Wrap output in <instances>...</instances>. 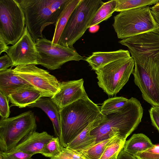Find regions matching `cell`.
Instances as JSON below:
<instances>
[{
  "instance_id": "obj_1",
  "label": "cell",
  "mask_w": 159,
  "mask_h": 159,
  "mask_svg": "<svg viewBox=\"0 0 159 159\" xmlns=\"http://www.w3.org/2000/svg\"><path fill=\"white\" fill-rule=\"evenodd\" d=\"M134 61L132 74L143 98L159 107V30L127 38L122 43Z\"/></svg>"
},
{
  "instance_id": "obj_2",
  "label": "cell",
  "mask_w": 159,
  "mask_h": 159,
  "mask_svg": "<svg viewBox=\"0 0 159 159\" xmlns=\"http://www.w3.org/2000/svg\"><path fill=\"white\" fill-rule=\"evenodd\" d=\"M59 111L61 127L59 139L61 145L65 148L90 124L106 117L101 113L100 107L88 96L59 109Z\"/></svg>"
},
{
  "instance_id": "obj_3",
  "label": "cell",
  "mask_w": 159,
  "mask_h": 159,
  "mask_svg": "<svg viewBox=\"0 0 159 159\" xmlns=\"http://www.w3.org/2000/svg\"><path fill=\"white\" fill-rule=\"evenodd\" d=\"M143 113L140 102L132 97L118 111L106 115V119L90 134L95 138V144L117 134L126 139L141 122Z\"/></svg>"
},
{
  "instance_id": "obj_4",
  "label": "cell",
  "mask_w": 159,
  "mask_h": 159,
  "mask_svg": "<svg viewBox=\"0 0 159 159\" xmlns=\"http://www.w3.org/2000/svg\"><path fill=\"white\" fill-rule=\"evenodd\" d=\"M23 11L25 26L34 41L43 37L45 27L56 23L68 0H17Z\"/></svg>"
},
{
  "instance_id": "obj_5",
  "label": "cell",
  "mask_w": 159,
  "mask_h": 159,
  "mask_svg": "<svg viewBox=\"0 0 159 159\" xmlns=\"http://www.w3.org/2000/svg\"><path fill=\"white\" fill-rule=\"evenodd\" d=\"M114 20L112 26L121 39L159 30L149 6L120 11Z\"/></svg>"
},
{
  "instance_id": "obj_6",
  "label": "cell",
  "mask_w": 159,
  "mask_h": 159,
  "mask_svg": "<svg viewBox=\"0 0 159 159\" xmlns=\"http://www.w3.org/2000/svg\"><path fill=\"white\" fill-rule=\"evenodd\" d=\"M104 2L101 0H81L71 14L57 43L74 48L84 35L93 17Z\"/></svg>"
},
{
  "instance_id": "obj_7",
  "label": "cell",
  "mask_w": 159,
  "mask_h": 159,
  "mask_svg": "<svg viewBox=\"0 0 159 159\" xmlns=\"http://www.w3.org/2000/svg\"><path fill=\"white\" fill-rule=\"evenodd\" d=\"M36 116L29 111L15 116L0 120V152L12 150L24 138L36 131Z\"/></svg>"
},
{
  "instance_id": "obj_8",
  "label": "cell",
  "mask_w": 159,
  "mask_h": 159,
  "mask_svg": "<svg viewBox=\"0 0 159 159\" xmlns=\"http://www.w3.org/2000/svg\"><path fill=\"white\" fill-rule=\"evenodd\" d=\"M134 64L131 56L112 62L95 70L99 86L109 96L116 95L129 80Z\"/></svg>"
},
{
  "instance_id": "obj_9",
  "label": "cell",
  "mask_w": 159,
  "mask_h": 159,
  "mask_svg": "<svg viewBox=\"0 0 159 159\" xmlns=\"http://www.w3.org/2000/svg\"><path fill=\"white\" fill-rule=\"evenodd\" d=\"M25 18L17 0H0V35L7 45L15 44L23 35Z\"/></svg>"
},
{
  "instance_id": "obj_10",
  "label": "cell",
  "mask_w": 159,
  "mask_h": 159,
  "mask_svg": "<svg viewBox=\"0 0 159 159\" xmlns=\"http://www.w3.org/2000/svg\"><path fill=\"white\" fill-rule=\"evenodd\" d=\"M35 44L38 64L51 70L59 69L69 61H78L83 59L74 48L53 43L52 41L45 38L38 39Z\"/></svg>"
},
{
  "instance_id": "obj_11",
  "label": "cell",
  "mask_w": 159,
  "mask_h": 159,
  "mask_svg": "<svg viewBox=\"0 0 159 159\" xmlns=\"http://www.w3.org/2000/svg\"><path fill=\"white\" fill-rule=\"evenodd\" d=\"M36 65L18 66L13 69V72L40 91L43 97L51 98L59 90L60 82L47 70Z\"/></svg>"
},
{
  "instance_id": "obj_12",
  "label": "cell",
  "mask_w": 159,
  "mask_h": 159,
  "mask_svg": "<svg viewBox=\"0 0 159 159\" xmlns=\"http://www.w3.org/2000/svg\"><path fill=\"white\" fill-rule=\"evenodd\" d=\"M7 53L13 62V67L38 65L35 42L26 26L22 37L15 44L9 47Z\"/></svg>"
},
{
  "instance_id": "obj_13",
  "label": "cell",
  "mask_w": 159,
  "mask_h": 159,
  "mask_svg": "<svg viewBox=\"0 0 159 159\" xmlns=\"http://www.w3.org/2000/svg\"><path fill=\"white\" fill-rule=\"evenodd\" d=\"M83 79L60 82L59 90L51 98L59 109L87 96Z\"/></svg>"
},
{
  "instance_id": "obj_14",
  "label": "cell",
  "mask_w": 159,
  "mask_h": 159,
  "mask_svg": "<svg viewBox=\"0 0 159 159\" xmlns=\"http://www.w3.org/2000/svg\"><path fill=\"white\" fill-rule=\"evenodd\" d=\"M53 137L46 131H34L29 134L11 151H19L33 155L40 153L45 146Z\"/></svg>"
},
{
  "instance_id": "obj_15",
  "label": "cell",
  "mask_w": 159,
  "mask_h": 159,
  "mask_svg": "<svg viewBox=\"0 0 159 159\" xmlns=\"http://www.w3.org/2000/svg\"><path fill=\"white\" fill-rule=\"evenodd\" d=\"M129 50L119 49L110 52H96L85 59L92 70H96L117 60L131 56Z\"/></svg>"
},
{
  "instance_id": "obj_16",
  "label": "cell",
  "mask_w": 159,
  "mask_h": 159,
  "mask_svg": "<svg viewBox=\"0 0 159 159\" xmlns=\"http://www.w3.org/2000/svg\"><path fill=\"white\" fill-rule=\"evenodd\" d=\"M43 97L41 93L31 85L25 86L10 94L7 98L11 106L28 107Z\"/></svg>"
},
{
  "instance_id": "obj_17",
  "label": "cell",
  "mask_w": 159,
  "mask_h": 159,
  "mask_svg": "<svg viewBox=\"0 0 159 159\" xmlns=\"http://www.w3.org/2000/svg\"><path fill=\"white\" fill-rule=\"evenodd\" d=\"M28 107L29 108L37 107L43 111L52 123L56 137H60L61 127L59 109L50 98H41Z\"/></svg>"
},
{
  "instance_id": "obj_18",
  "label": "cell",
  "mask_w": 159,
  "mask_h": 159,
  "mask_svg": "<svg viewBox=\"0 0 159 159\" xmlns=\"http://www.w3.org/2000/svg\"><path fill=\"white\" fill-rule=\"evenodd\" d=\"M12 67L0 71V92L7 97L20 88L31 85L15 74Z\"/></svg>"
},
{
  "instance_id": "obj_19",
  "label": "cell",
  "mask_w": 159,
  "mask_h": 159,
  "mask_svg": "<svg viewBox=\"0 0 159 159\" xmlns=\"http://www.w3.org/2000/svg\"><path fill=\"white\" fill-rule=\"evenodd\" d=\"M106 118L99 119L90 124L68 145L67 148L76 151L83 150L95 144L96 139L90 134L91 131Z\"/></svg>"
},
{
  "instance_id": "obj_20",
  "label": "cell",
  "mask_w": 159,
  "mask_h": 159,
  "mask_svg": "<svg viewBox=\"0 0 159 159\" xmlns=\"http://www.w3.org/2000/svg\"><path fill=\"white\" fill-rule=\"evenodd\" d=\"M154 145L145 134L143 133L135 134L125 141L123 150L134 156L138 152L144 151L152 148Z\"/></svg>"
},
{
  "instance_id": "obj_21",
  "label": "cell",
  "mask_w": 159,
  "mask_h": 159,
  "mask_svg": "<svg viewBox=\"0 0 159 159\" xmlns=\"http://www.w3.org/2000/svg\"><path fill=\"white\" fill-rule=\"evenodd\" d=\"M80 1L68 0L58 20L56 23L55 28L52 40L53 43H58L71 14Z\"/></svg>"
},
{
  "instance_id": "obj_22",
  "label": "cell",
  "mask_w": 159,
  "mask_h": 159,
  "mask_svg": "<svg viewBox=\"0 0 159 159\" xmlns=\"http://www.w3.org/2000/svg\"><path fill=\"white\" fill-rule=\"evenodd\" d=\"M117 4V0H111L104 2L93 17L89 24V28L97 25L109 18L116 11Z\"/></svg>"
},
{
  "instance_id": "obj_23",
  "label": "cell",
  "mask_w": 159,
  "mask_h": 159,
  "mask_svg": "<svg viewBox=\"0 0 159 159\" xmlns=\"http://www.w3.org/2000/svg\"><path fill=\"white\" fill-rule=\"evenodd\" d=\"M118 135L99 142L83 150L76 151L83 159H100L107 147Z\"/></svg>"
},
{
  "instance_id": "obj_24",
  "label": "cell",
  "mask_w": 159,
  "mask_h": 159,
  "mask_svg": "<svg viewBox=\"0 0 159 159\" xmlns=\"http://www.w3.org/2000/svg\"><path fill=\"white\" fill-rule=\"evenodd\" d=\"M126 140L120 135L117 136L107 147L100 159H117Z\"/></svg>"
},
{
  "instance_id": "obj_25",
  "label": "cell",
  "mask_w": 159,
  "mask_h": 159,
  "mask_svg": "<svg viewBox=\"0 0 159 159\" xmlns=\"http://www.w3.org/2000/svg\"><path fill=\"white\" fill-rule=\"evenodd\" d=\"M129 99L118 97L110 98L104 101L100 107L101 112L104 115L116 112L122 107Z\"/></svg>"
},
{
  "instance_id": "obj_26",
  "label": "cell",
  "mask_w": 159,
  "mask_h": 159,
  "mask_svg": "<svg viewBox=\"0 0 159 159\" xmlns=\"http://www.w3.org/2000/svg\"><path fill=\"white\" fill-rule=\"evenodd\" d=\"M159 0H117L116 11H121L136 8L155 5Z\"/></svg>"
},
{
  "instance_id": "obj_27",
  "label": "cell",
  "mask_w": 159,
  "mask_h": 159,
  "mask_svg": "<svg viewBox=\"0 0 159 159\" xmlns=\"http://www.w3.org/2000/svg\"><path fill=\"white\" fill-rule=\"evenodd\" d=\"M63 148L59 138L54 137L45 146L40 154L46 157L52 158L59 155Z\"/></svg>"
},
{
  "instance_id": "obj_28",
  "label": "cell",
  "mask_w": 159,
  "mask_h": 159,
  "mask_svg": "<svg viewBox=\"0 0 159 159\" xmlns=\"http://www.w3.org/2000/svg\"><path fill=\"white\" fill-rule=\"evenodd\" d=\"M134 156L137 159H159V144H154L152 148Z\"/></svg>"
},
{
  "instance_id": "obj_29",
  "label": "cell",
  "mask_w": 159,
  "mask_h": 159,
  "mask_svg": "<svg viewBox=\"0 0 159 159\" xmlns=\"http://www.w3.org/2000/svg\"><path fill=\"white\" fill-rule=\"evenodd\" d=\"M33 155L19 151L0 152V157L2 159H32Z\"/></svg>"
},
{
  "instance_id": "obj_30",
  "label": "cell",
  "mask_w": 159,
  "mask_h": 159,
  "mask_svg": "<svg viewBox=\"0 0 159 159\" xmlns=\"http://www.w3.org/2000/svg\"><path fill=\"white\" fill-rule=\"evenodd\" d=\"M7 97L0 92V115L2 118H8L10 111Z\"/></svg>"
},
{
  "instance_id": "obj_31",
  "label": "cell",
  "mask_w": 159,
  "mask_h": 159,
  "mask_svg": "<svg viewBox=\"0 0 159 159\" xmlns=\"http://www.w3.org/2000/svg\"><path fill=\"white\" fill-rule=\"evenodd\" d=\"M49 159H83L75 151L64 148L58 155Z\"/></svg>"
},
{
  "instance_id": "obj_32",
  "label": "cell",
  "mask_w": 159,
  "mask_h": 159,
  "mask_svg": "<svg viewBox=\"0 0 159 159\" xmlns=\"http://www.w3.org/2000/svg\"><path fill=\"white\" fill-rule=\"evenodd\" d=\"M149 112L152 125L159 132V107L152 106Z\"/></svg>"
},
{
  "instance_id": "obj_33",
  "label": "cell",
  "mask_w": 159,
  "mask_h": 159,
  "mask_svg": "<svg viewBox=\"0 0 159 159\" xmlns=\"http://www.w3.org/2000/svg\"><path fill=\"white\" fill-rule=\"evenodd\" d=\"M13 63L9 57L7 55H4L0 58V71L7 70L13 67Z\"/></svg>"
},
{
  "instance_id": "obj_34",
  "label": "cell",
  "mask_w": 159,
  "mask_h": 159,
  "mask_svg": "<svg viewBox=\"0 0 159 159\" xmlns=\"http://www.w3.org/2000/svg\"><path fill=\"white\" fill-rule=\"evenodd\" d=\"M9 48L4 39L0 35V54L3 52L7 53Z\"/></svg>"
},
{
  "instance_id": "obj_35",
  "label": "cell",
  "mask_w": 159,
  "mask_h": 159,
  "mask_svg": "<svg viewBox=\"0 0 159 159\" xmlns=\"http://www.w3.org/2000/svg\"><path fill=\"white\" fill-rule=\"evenodd\" d=\"M117 159H137L136 157L126 152L123 149L120 152Z\"/></svg>"
},
{
  "instance_id": "obj_36",
  "label": "cell",
  "mask_w": 159,
  "mask_h": 159,
  "mask_svg": "<svg viewBox=\"0 0 159 159\" xmlns=\"http://www.w3.org/2000/svg\"><path fill=\"white\" fill-rule=\"evenodd\" d=\"M151 11L153 17L159 28V12L152 9H151Z\"/></svg>"
},
{
  "instance_id": "obj_37",
  "label": "cell",
  "mask_w": 159,
  "mask_h": 159,
  "mask_svg": "<svg viewBox=\"0 0 159 159\" xmlns=\"http://www.w3.org/2000/svg\"><path fill=\"white\" fill-rule=\"evenodd\" d=\"M97 25L93 26L89 28V31L91 32H96L99 29V26H98L97 27Z\"/></svg>"
},
{
  "instance_id": "obj_38",
  "label": "cell",
  "mask_w": 159,
  "mask_h": 159,
  "mask_svg": "<svg viewBox=\"0 0 159 159\" xmlns=\"http://www.w3.org/2000/svg\"><path fill=\"white\" fill-rule=\"evenodd\" d=\"M150 9L159 12V7H155L153 6L152 7H150Z\"/></svg>"
},
{
  "instance_id": "obj_39",
  "label": "cell",
  "mask_w": 159,
  "mask_h": 159,
  "mask_svg": "<svg viewBox=\"0 0 159 159\" xmlns=\"http://www.w3.org/2000/svg\"><path fill=\"white\" fill-rule=\"evenodd\" d=\"M153 6L155 7H159V1L158 2L154 5Z\"/></svg>"
}]
</instances>
